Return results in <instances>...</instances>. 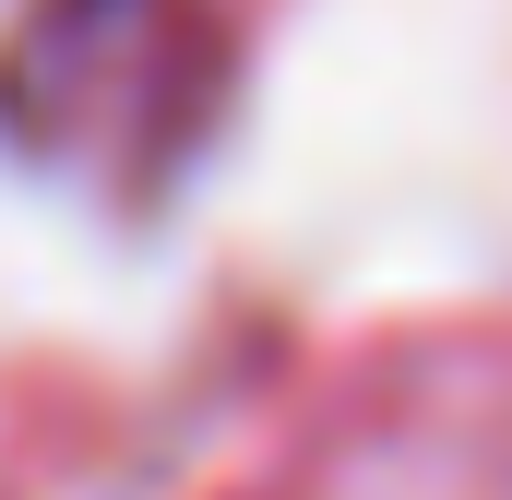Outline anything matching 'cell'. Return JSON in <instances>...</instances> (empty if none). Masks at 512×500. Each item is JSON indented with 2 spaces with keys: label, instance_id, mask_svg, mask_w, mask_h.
Instances as JSON below:
<instances>
[{
  "label": "cell",
  "instance_id": "obj_1",
  "mask_svg": "<svg viewBox=\"0 0 512 500\" xmlns=\"http://www.w3.org/2000/svg\"><path fill=\"white\" fill-rule=\"evenodd\" d=\"M227 108L215 0H24L0 24V143L60 179L155 191Z\"/></svg>",
  "mask_w": 512,
  "mask_h": 500
}]
</instances>
